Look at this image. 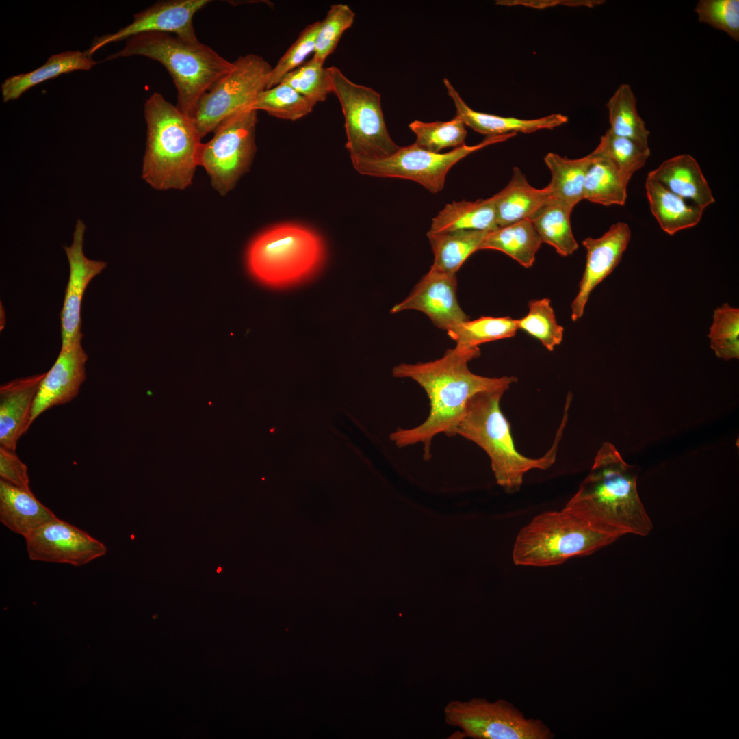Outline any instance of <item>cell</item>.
Returning a JSON list of instances; mask_svg holds the SVG:
<instances>
[{
	"instance_id": "obj_24",
	"label": "cell",
	"mask_w": 739,
	"mask_h": 739,
	"mask_svg": "<svg viewBox=\"0 0 739 739\" xmlns=\"http://www.w3.org/2000/svg\"><path fill=\"white\" fill-rule=\"evenodd\" d=\"M96 64L85 51H66L52 55L35 70L5 79L1 85L3 101L16 100L29 89L44 81L75 70H89Z\"/></svg>"
},
{
	"instance_id": "obj_36",
	"label": "cell",
	"mask_w": 739,
	"mask_h": 739,
	"mask_svg": "<svg viewBox=\"0 0 739 739\" xmlns=\"http://www.w3.org/2000/svg\"><path fill=\"white\" fill-rule=\"evenodd\" d=\"M526 315L516 320L518 329L541 341L549 351H553L563 339L564 328L556 320L549 298L531 300Z\"/></svg>"
},
{
	"instance_id": "obj_21",
	"label": "cell",
	"mask_w": 739,
	"mask_h": 739,
	"mask_svg": "<svg viewBox=\"0 0 739 739\" xmlns=\"http://www.w3.org/2000/svg\"><path fill=\"white\" fill-rule=\"evenodd\" d=\"M647 177L704 209L715 202L698 162L688 154L677 155L663 161L649 172Z\"/></svg>"
},
{
	"instance_id": "obj_9",
	"label": "cell",
	"mask_w": 739,
	"mask_h": 739,
	"mask_svg": "<svg viewBox=\"0 0 739 739\" xmlns=\"http://www.w3.org/2000/svg\"><path fill=\"white\" fill-rule=\"evenodd\" d=\"M233 63L231 70L200 97L190 116L201 138L229 116L251 109L267 89L272 67L263 57L248 54Z\"/></svg>"
},
{
	"instance_id": "obj_2",
	"label": "cell",
	"mask_w": 739,
	"mask_h": 739,
	"mask_svg": "<svg viewBox=\"0 0 739 739\" xmlns=\"http://www.w3.org/2000/svg\"><path fill=\"white\" fill-rule=\"evenodd\" d=\"M638 467L604 442L589 474L570 500L621 536L648 535L653 525L637 490Z\"/></svg>"
},
{
	"instance_id": "obj_1",
	"label": "cell",
	"mask_w": 739,
	"mask_h": 739,
	"mask_svg": "<svg viewBox=\"0 0 739 739\" xmlns=\"http://www.w3.org/2000/svg\"><path fill=\"white\" fill-rule=\"evenodd\" d=\"M480 355L479 347L456 345L435 361L401 363L393 368L394 377L411 378L417 383L430 401V413L423 423L412 428H398L390 435V440L397 447L422 443L424 457L428 460L432 456L431 443L434 437L440 433L452 436L473 396L483 391L507 390L517 382L515 376L490 378L474 374L468 363Z\"/></svg>"
},
{
	"instance_id": "obj_6",
	"label": "cell",
	"mask_w": 739,
	"mask_h": 739,
	"mask_svg": "<svg viewBox=\"0 0 739 739\" xmlns=\"http://www.w3.org/2000/svg\"><path fill=\"white\" fill-rule=\"evenodd\" d=\"M104 61L133 55L155 60L168 71L177 91V107L190 116L200 97L233 66L209 46L175 34L145 32L125 40Z\"/></svg>"
},
{
	"instance_id": "obj_10",
	"label": "cell",
	"mask_w": 739,
	"mask_h": 739,
	"mask_svg": "<svg viewBox=\"0 0 739 739\" xmlns=\"http://www.w3.org/2000/svg\"><path fill=\"white\" fill-rule=\"evenodd\" d=\"M257 111L246 109L224 120L212 138L201 143L198 164L205 168L213 187L222 196L250 168L256 151Z\"/></svg>"
},
{
	"instance_id": "obj_43",
	"label": "cell",
	"mask_w": 739,
	"mask_h": 739,
	"mask_svg": "<svg viewBox=\"0 0 739 739\" xmlns=\"http://www.w3.org/2000/svg\"><path fill=\"white\" fill-rule=\"evenodd\" d=\"M0 478L15 486L31 489L27 466L16 452L0 446Z\"/></svg>"
},
{
	"instance_id": "obj_14",
	"label": "cell",
	"mask_w": 739,
	"mask_h": 739,
	"mask_svg": "<svg viewBox=\"0 0 739 739\" xmlns=\"http://www.w3.org/2000/svg\"><path fill=\"white\" fill-rule=\"evenodd\" d=\"M209 0H166L155 3L134 14L133 21L112 34L96 36L85 51L91 56L101 47L145 32H164L198 40L193 25L195 14Z\"/></svg>"
},
{
	"instance_id": "obj_18",
	"label": "cell",
	"mask_w": 739,
	"mask_h": 739,
	"mask_svg": "<svg viewBox=\"0 0 739 739\" xmlns=\"http://www.w3.org/2000/svg\"><path fill=\"white\" fill-rule=\"evenodd\" d=\"M87 361L81 338L61 347L56 361L40 383L33 405L31 424L49 409L67 404L77 396L86 380Z\"/></svg>"
},
{
	"instance_id": "obj_15",
	"label": "cell",
	"mask_w": 739,
	"mask_h": 739,
	"mask_svg": "<svg viewBox=\"0 0 739 739\" xmlns=\"http://www.w3.org/2000/svg\"><path fill=\"white\" fill-rule=\"evenodd\" d=\"M456 291V274L441 271L432 265L411 293L390 311L391 313L410 309L421 311L435 326L447 331L469 320L458 304Z\"/></svg>"
},
{
	"instance_id": "obj_12",
	"label": "cell",
	"mask_w": 739,
	"mask_h": 739,
	"mask_svg": "<svg viewBox=\"0 0 739 739\" xmlns=\"http://www.w3.org/2000/svg\"><path fill=\"white\" fill-rule=\"evenodd\" d=\"M445 722L475 739H550L554 737L541 720L526 718L504 699L489 702L483 698L452 701L444 708Z\"/></svg>"
},
{
	"instance_id": "obj_29",
	"label": "cell",
	"mask_w": 739,
	"mask_h": 739,
	"mask_svg": "<svg viewBox=\"0 0 739 739\" xmlns=\"http://www.w3.org/2000/svg\"><path fill=\"white\" fill-rule=\"evenodd\" d=\"M573 209L551 198L530 218L542 243L552 246L562 257L572 255L579 246L571 225Z\"/></svg>"
},
{
	"instance_id": "obj_30",
	"label": "cell",
	"mask_w": 739,
	"mask_h": 739,
	"mask_svg": "<svg viewBox=\"0 0 739 739\" xmlns=\"http://www.w3.org/2000/svg\"><path fill=\"white\" fill-rule=\"evenodd\" d=\"M488 232H428L426 235L434 254L432 265L441 271L456 274L467 259L474 252L480 250V245Z\"/></svg>"
},
{
	"instance_id": "obj_28",
	"label": "cell",
	"mask_w": 739,
	"mask_h": 739,
	"mask_svg": "<svg viewBox=\"0 0 739 739\" xmlns=\"http://www.w3.org/2000/svg\"><path fill=\"white\" fill-rule=\"evenodd\" d=\"M593 160L591 153L579 159H570L549 152L544 161L551 172V181L546 186L552 197L571 207L584 199L585 178Z\"/></svg>"
},
{
	"instance_id": "obj_38",
	"label": "cell",
	"mask_w": 739,
	"mask_h": 739,
	"mask_svg": "<svg viewBox=\"0 0 739 739\" xmlns=\"http://www.w3.org/2000/svg\"><path fill=\"white\" fill-rule=\"evenodd\" d=\"M716 356L729 361L739 358V309L724 303L713 314L708 335Z\"/></svg>"
},
{
	"instance_id": "obj_23",
	"label": "cell",
	"mask_w": 739,
	"mask_h": 739,
	"mask_svg": "<svg viewBox=\"0 0 739 739\" xmlns=\"http://www.w3.org/2000/svg\"><path fill=\"white\" fill-rule=\"evenodd\" d=\"M498 226L528 219L552 197L547 187L532 186L518 167H514L510 180L492 196Z\"/></svg>"
},
{
	"instance_id": "obj_22",
	"label": "cell",
	"mask_w": 739,
	"mask_h": 739,
	"mask_svg": "<svg viewBox=\"0 0 739 739\" xmlns=\"http://www.w3.org/2000/svg\"><path fill=\"white\" fill-rule=\"evenodd\" d=\"M57 518L31 489L0 480V521L25 539L34 531Z\"/></svg>"
},
{
	"instance_id": "obj_40",
	"label": "cell",
	"mask_w": 739,
	"mask_h": 739,
	"mask_svg": "<svg viewBox=\"0 0 739 739\" xmlns=\"http://www.w3.org/2000/svg\"><path fill=\"white\" fill-rule=\"evenodd\" d=\"M355 13L346 4L332 5L320 21L316 35L313 57L324 62L335 51L343 34L354 21Z\"/></svg>"
},
{
	"instance_id": "obj_41",
	"label": "cell",
	"mask_w": 739,
	"mask_h": 739,
	"mask_svg": "<svg viewBox=\"0 0 739 739\" xmlns=\"http://www.w3.org/2000/svg\"><path fill=\"white\" fill-rule=\"evenodd\" d=\"M320 21L308 25L272 68L267 89L280 83L290 72L304 63L314 52L316 35Z\"/></svg>"
},
{
	"instance_id": "obj_5",
	"label": "cell",
	"mask_w": 739,
	"mask_h": 739,
	"mask_svg": "<svg viewBox=\"0 0 739 739\" xmlns=\"http://www.w3.org/2000/svg\"><path fill=\"white\" fill-rule=\"evenodd\" d=\"M505 391H483L473 396L452 436L460 435L483 449L490 458L497 484L507 492L513 493L520 489L526 473L534 469L545 470L554 463L567 412L565 411L554 443L547 453L539 458H528L517 450L510 423L500 409Z\"/></svg>"
},
{
	"instance_id": "obj_27",
	"label": "cell",
	"mask_w": 739,
	"mask_h": 739,
	"mask_svg": "<svg viewBox=\"0 0 739 739\" xmlns=\"http://www.w3.org/2000/svg\"><path fill=\"white\" fill-rule=\"evenodd\" d=\"M541 244L531 221L525 219L489 231L480 250L502 252L523 267L529 268L533 265Z\"/></svg>"
},
{
	"instance_id": "obj_7",
	"label": "cell",
	"mask_w": 739,
	"mask_h": 739,
	"mask_svg": "<svg viewBox=\"0 0 739 739\" xmlns=\"http://www.w3.org/2000/svg\"><path fill=\"white\" fill-rule=\"evenodd\" d=\"M326 247L314 230L296 223L274 225L249 244L246 263L250 274L271 287H285L311 278L322 268Z\"/></svg>"
},
{
	"instance_id": "obj_17",
	"label": "cell",
	"mask_w": 739,
	"mask_h": 739,
	"mask_svg": "<svg viewBox=\"0 0 739 739\" xmlns=\"http://www.w3.org/2000/svg\"><path fill=\"white\" fill-rule=\"evenodd\" d=\"M630 238L629 225L619 222L601 237H586L582 241L586 250V261L578 292L571 305L573 322L583 316L591 292L620 263Z\"/></svg>"
},
{
	"instance_id": "obj_31",
	"label": "cell",
	"mask_w": 739,
	"mask_h": 739,
	"mask_svg": "<svg viewBox=\"0 0 739 739\" xmlns=\"http://www.w3.org/2000/svg\"><path fill=\"white\" fill-rule=\"evenodd\" d=\"M592 155L593 160L585 178L584 199L604 206L624 205L630 180L609 160Z\"/></svg>"
},
{
	"instance_id": "obj_3",
	"label": "cell",
	"mask_w": 739,
	"mask_h": 739,
	"mask_svg": "<svg viewBox=\"0 0 739 739\" xmlns=\"http://www.w3.org/2000/svg\"><path fill=\"white\" fill-rule=\"evenodd\" d=\"M144 112L147 131L142 178L156 190L186 188L198 166L202 143L192 119L158 92L146 99Z\"/></svg>"
},
{
	"instance_id": "obj_44",
	"label": "cell",
	"mask_w": 739,
	"mask_h": 739,
	"mask_svg": "<svg viewBox=\"0 0 739 739\" xmlns=\"http://www.w3.org/2000/svg\"><path fill=\"white\" fill-rule=\"evenodd\" d=\"M601 0H574V1H554V0H500L496 4L502 5H524L537 9H543L556 5H567L571 6H586L593 8L604 3Z\"/></svg>"
},
{
	"instance_id": "obj_32",
	"label": "cell",
	"mask_w": 739,
	"mask_h": 739,
	"mask_svg": "<svg viewBox=\"0 0 739 739\" xmlns=\"http://www.w3.org/2000/svg\"><path fill=\"white\" fill-rule=\"evenodd\" d=\"M606 106L611 133L649 145V131L638 113L636 99L630 85H620Z\"/></svg>"
},
{
	"instance_id": "obj_34",
	"label": "cell",
	"mask_w": 739,
	"mask_h": 739,
	"mask_svg": "<svg viewBox=\"0 0 739 739\" xmlns=\"http://www.w3.org/2000/svg\"><path fill=\"white\" fill-rule=\"evenodd\" d=\"M591 153L609 160L630 180L632 175L645 164L650 155V149L649 145L616 135L608 129Z\"/></svg>"
},
{
	"instance_id": "obj_25",
	"label": "cell",
	"mask_w": 739,
	"mask_h": 739,
	"mask_svg": "<svg viewBox=\"0 0 739 739\" xmlns=\"http://www.w3.org/2000/svg\"><path fill=\"white\" fill-rule=\"evenodd\" d=\"M645 189L651 211L667 234L673 235L700 222L704 208L688 203L686 200L649 177L647 178Z\"/></svg>"
},
{
	"instance_id": "obj_33",
	"label": "cell",
	"mask_w": 739,
	"mask_h": 739,
	"mask_svg": "<svg viewBox=\"0 0 739 739\" xmlns=\"http://www.w3.org/2000/svg\"><path fill=\"white\" fill-rule=\"evenodd\" d=\"M518 330L516 320L510 317L482 316L463 322L447 330L456 345L478 347L479 345L513 337Z\"/></svg>"
},
{
	"instance_id": "obj_4",
	"label": "cell",
	"mask_w": 739,
	"mask_h": 739,
	"mask_svg": "<svg viewBox=\"0 0 739 739\" xmlns=\"http://www.w3.org/2000/svg\"><path fill=\"white\" fill-rule=\"evenodd\" d=\"M621 537L569 500L560 510L534 517L517 535V565L547 567L590 555Z\"/></svg>"
},
{
	"instance_id": "obj_19",
	"label": "cell",
	"mask_w": 739,
	"mask_h": 739,
	"mask_svg": "<svg viewBox=\"0 0 739 739\" xmlns=\"http://www.w3.org/2000/svg\"><path fill=\"white\" fill-rule=\"evenodd\" d=\"M45 373L16 378L0 386V446L16 451L31 425L34 402Z\"/></svg>"
},
{
	"instance_id": "obj_13",
	"label": "cell",
	"mask_w": 739,
	"mask_h": 739,
	"mask_svg": "<svg viewBox=\"0 0 739 739\" xmlns=\"http://www.w3.org/2000/svg\"><path fill=\"white\" fill-rule=\"evenodd\" d=\"M25 539L28 556L36 561L81 566L107 552L103 543L57 517Z\"/></svg>"
},
{
	"instance_id": "obj_42",
	"label": "cell",
	"mask_w": 739,
	"mask_h": 739,
	"mask_svg": "<svg viewBox=\"0 0 739 739\" xmlns=\"http://www.w3.org/2000/svg\"><path fill=\"white\" fill-rule=\"evenodd\" d=\"M695 12L699 22L727 34L735 41L739 40V1L700 0Z\"/></svg>"
},
{
	"instance_id": "obj_37",
	"label": "cell",
	"mask_w": 739,
	"mask_h": 739,
	"mask_svg": "<svg viewBox=\"0 0 739 739\" xmlns=\"http://www.w3.org/2000/svg\"><path fill=\"white\" fill-rule=\"evenodd\" d=\"M409 127L415 134V144L426 151L439 153L445 148H458L464 145L467 132L463 120L455 116L445 122H411Z\"/></svg>"
},
{
	"instance_id": "obj_11",
	"label": "cell",
	"mask_w": 739,
	"mask_h": 739,
	"mask_svg": "<svg viewBox=\"0 0 739 739\" xmlns=\"http://www.w3.org/2000/svg\"><path fill=\"white\" fill-rule=\"evenodd\" d=\"M516 133L487 136L481 142L472 146L463 145L445 153L426 151L415 143L400 146L389 157L379 160H361L352 162L360 174L382 178H398L411 180L422 185L431 193L441 191L450 168L468 155L486 146L506 141Z\"/></svg>"
},
{
	"instance_id": "obj_45",
	"label": "cell",
	"mask_w": 739,
	"mask_h": 739,
	"mask_svg": "<svg viewBox=\"0 0 739 739\" xmlns=\"http://www.w3.org/2000/svg\"><path fill=\"white\" fill-rule=\"evenodd\" d=\"M221 570H222V568H221V567H219V568H218V569H217V572H218V573H219V572H220V571H221Z\"/></svg>"
},
{
	"instance_id": "obj_20",
	"label": "cell",
	"mask_w": 739,
	"mask_h": 739,
	"mask_svg": "<svg viewBox=\"0 0 739 739\" xmlns=\"http://www.w3.org/2000/svg\"><path fill=\"white\" fill-rule=\"evenodd\" d=\"M443 83L455 105V116L460 118L466 126L487 136L517 134L519 132L530 133L541 129H553L568 122L567 116L557 113L539 118L522 119L477 112L465 103L447 78L443 79Z\"/></svg>"
},
{
	"instance_id": "obj_35",
	"label": "cell",
	"mask_w": 739,
	"mask_h": 739,
	"mask_svg": "<svg viewBox=\"0 0 739 739\" xmlns=\"http://www.w3.org/2000/svg\"><path fill=\"white\" fill-rule=\"evenodd\" d=\"M315 105L292 87L281 82L260 93L251 109L294 121L311 113Z\"/></svg>"
},
{
	"instance_id": "obj_16",
	"label": "cell",
	"mask_w": 739,
	"mask_h": 739,
	"mask_svg": "<svg viewBox=\"0 0 739 739\" xmlns=\"http://www.w3.org/2000/svg\"><path fill=\"white\" fill-rule=\"evenodd\" d=\"M86 224L78 219L75 226L73 242L63 246L69 264V278L60 313L62 347H66L77 339L81 332V307L83 296L89 283L106 268L107 263L88 259L83 246Z\"/></svg>"
},
{
	"instance_id": "obj_26",
	"label": "cell",
	"mask_w": 739,
	"mask_h": 739,
	"mask_svg": "<svg viewBox=\"0 0 739 739\" xmlns=\"http://www.w3.org/2000/svg\"><path fill=\"white\" fill-rule=\"evenodd\" d=\"M492 196L474 201H453L432 219L428 233L491 231L498 228Z\"/></svg>"
},
{
	"instance_id": "obj_39",
	"label": "cell",
	"mask_w": 739,
	"mask_h": 739,
	"mask_svg": "<svg viewBox=\"0 0 739 739\" xmlns=\"http://www.w3.org/2000/svg\"><path fill=\"white\" fill-rule=\"evenodd\" d=\"M281 82L292 87L314 105L324 102L333 93L327 68L324 67V62L313 56L288 73Z\"/></svg>"
},
{
	"instance_id": "obj_8",
	"label": "cell",
	"mask_w": 739,
	"mask_h": 739,
	"mask_svg": "<svg viewBox=\"0 0 739 739\" xmlns=\"http://www.w3.org/2000/svg\"><path fill=\"white\" fill-rule=\"evenodd\" d=\"M333 93L344 118L347 148L352 162L391 157L400 146L391 138L385 125L380 95L374 89L350 81L338 68H327Z\"/></svg>"
}]
</instances>
